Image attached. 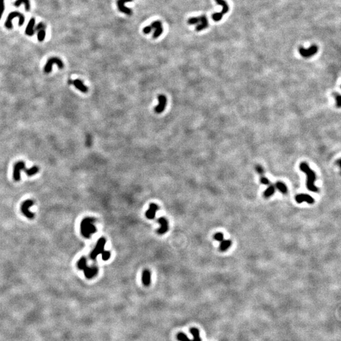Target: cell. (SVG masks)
<instances>
[{"instance_id": "cell-1", "label": "cell", "mask_w": 341, "mask_h": 341, "mask_svg": "<svg viewBox=\"0 0 341 341\" xmlns=\"http://www.w3.org/2000/svg\"><path fill=\"white\" fill-rule=\"evenodd\" d=\"M299 168L303 173H305L308 176L307 178L306 186L310 191L313 192H317L318 191V188L315 185V180L316 179V175L315 172L310 168L309 166L306 162H302L300 164Z\"/></svg>"}, {"instance_id": "cell-2", "label": "cell", "mask_w": 341, "mask_h": 341, "mask_svg": "<svg viewBox=\"0 0 341 341\" xmlns=\"http://www.w3.org/2000/svg\"><path fill=\"white\" fill-rule=\"evenodd\" d=\"M95 219L92 217H86L82 220L80 224V231L82 236L85 238H90L92 234L95 233L96 227L94 225Z\"/></svg>"}, {"instance_id": "cell-3", "label": "cell", "mask_w": 341, "mask_h": 341, "mask_svg": "<svg viewBox=\"0 0 341 341\" xmlns=\"http://www.w3.org/2000/svg\"><path fill=\"white\" fill-rule=\"evenodd\" d=\"M190 331L193 337V340L190 339L188 337L186 336V335H185V334L183 332H179L178 333V335H177V339L179 341H202V339H201V337L200 336V332L199 329L192 327V328L190 329Z\"/></svg>"}, {"instance_id": "cell-4", "label": "cell", "mask_w": 341, "mask_h": 341, "mask_svg": "<svg viewBox=\"0 0 341 341\" xmlns=\"http://www.w3.org/2000/svg\"><path fill=\"white\" fill-rule=\"evenodd\" d=\"M16 17L19 18V22H18L19 26H22L23 23H24L25 17H24V16H23V15H22V13H20L18 12H13L10 13L7 17V18H6V22H5V26H6V28H8V29L12 28L13 25H12V20L13 18H16Z\"/></svg>"}, {"instance_id": "cell-5", "label": "cell", "mask_w": 341, "mask_h": 341, "mask_svg": "<svg viewBox=\"0 0 341 341\" xmlns=\"http://www.w3.org/2000/svg\"><path fill=\"white\" fill-rule=\"evenodd\" d=\"M54 64H56L58 67L60 69H62L64 67V63L60 58L56 57L51 58L47 60L46 65L44 66V71H45V73H49L51 72V70H52V67Z\"/></svg>"}, {"instance_id": "cell-6", "label": "cell", "mask_w": 341, "mask_h": 341, "mask_svg": "<svg viewBox=\"0 0 341 341\" xmlns=\"http://www.w3.org/2000/svg\"><path fill=\"white\" fill-rule=\"evenodd\" d=\"M105 243H106V241L104 238H101L98 240L96 246L90 253V258L92 260H95L99 255L101 254L104 251Z\"/></svg>"}, {"instance_id": "cell-7", "label": "cell", "mask_w": 341, "mask_h": 341, "mask_svg": "<svg viewBox=\"0 0 341 341\" xmlns=\"http://www.w3.org/2000/svg\"><path fill=\"white\" fill-rule=\"evenodd\" d=\"M34 204V202L32 200H25L24 202H23L21 205V211L22 214L29 219H33L34 218V216H35L34 214L31 212L29 210V208L32 205H33Z\"/></svg>"}, {"instance_id": "cell-8", "label": "cell", "mask_w": 341, "mask_h": 341, "mask_svg": "<svg viewBox=\"0 0 341 341\" xmlns=\"http://www.w3.org/2000/svg\"><path fill=\"white\" fill-rule=\"evenodd\" d=\"M216 1L219 5L223 6V10H222L220 12L214 13L212 15V18L214 20V21L218 22L222 19L224 14H226V13L229 11V6H228L226 1H224V0H216Z\"/></svg>"}, {"instance_id": "cell-9", "label": "cell", "mask_w": 341, "mask_h": 341, "mask_svg": "<svg viewBox=\"0 0 341 341\" xmlns=\"http://www.w3.org/2000/svg\"><path fill=\"white\" fill-rule=\"evenodd\" d=\"M25 169V164L23 161H18L13 167V179L16 181H19L20 180V171L22 170Z\"/></svg>"}, {"instance_id": "cell-10", "label": "cell", "mask_w": 341, "mask_h": 341, "mask_svg": "<svg viewBox=\"0 0 341 341\" xmlns=\"http://www.w3.org/2000/svg\"><path fill=\"white\" fill-rule=\"evenodd\" d=\"M158 104L155 108L154 111L157 114H160L164 111L166 104H167V99L164 95L160 94L158 95Z\"/></svg>"}, {"instance_id": "cell-11", "label": "cell", "mask_w": 341, "mask_h": 341, "mask_svg": "<svg viewBox=\"0 0 341 341\" xmlns=\"http://www.w3.org/2000/svg\"><path fill=\"white\" fill-rule=\"evenodd\" d=\"M318 51V47L315 45H313L309 49H305L301 47L299 49V53L304 58H310L314 55Z\"/></svg>"}, {"instance_id": "cell-12", "label": "cell", "mask_w": 341, "mask_h": 341, "mask_svg": "<svg viewBox=\"0 0 341 341\" xmlns=\"http://www.w3.org/2000/svg\"><path fill=\"white\" fill-rule=\"evenodd\" d=\"M133 0H118L117 1V5L119 11L122 13H124L127 15H131L132 14V10L130 8H128L126 7L125 4L127 2H131Z\"/></svg>"}, {"instance_id": "cell-13", "label": "cell", "mask_w": 341, "mask_h": 341, "mask_svg": "<svg viewBox=\"0 0 341 341\" xmlns=\"http://www.w3.org/2000/svg\"><path fill=\"white\" fill-rule=\"evenodd\" d=\"M82 270L84 272L85 277L88 279L93 278L98 273V268L96 267H87V265L85 266Z\"/></svg>"}, {"instance_id": "cell-14", "label": "cell", "mask_w": 341, "mask_h": 341, "mask_svg": "<svg viewBox=\"0 0 341 341\" xmlns=\"http://www.w3.org/2000/svg\"><path fill=\"white\" fill-rule=\"evenodd\" d=\"M158 222L161 224V227L157 230V233L159 234H165L169 229L168 221L167 220L165 217H161L158 219Z\"/></svg>"}, {"instance_id": "cell-15", "label": "cell", "mask_w": 341, "mask_h": 341, "mask_svg": "<svg viewBox=\"0 0 341 341\" xmlns=\"http://www.w3.org/2000/svg\"><path fill=\"white\" fill-rule=\"evenodd\" d=\"M152 29H155V30L154 33L153 34V38H157L160 36L161 35L163 32V29L162 27V23L160 21H155L153 22L151 25Z\"/></svg>"}, {"instance_id": "cell-16", "label": "cell", "mask_w": 341, "mask_h": 341, "mask_svg": "<svg viewBox=\"0 0 341 341\" xmlns=\"http://www.w3.org/2000/svg\"><path fill=\"white\" fill-rule=\"evenodd\" d=\"M69 83L71 84H73L78 90H79L80 92L83 93H87L88 91V88L87 87L82 81L79 79H76L74 80H70Z\"/></svg>"}, {"instance_id": "cell-17", "label": "cell", "mask_w": 341, "mask_h": 341, "mask_svg": "<svg viewBox=\"0 0 341 341\" xmlns=\"http://www.w3.org/2000/svg\"><path fill=\"white\" fill-rule=\"evenodd\" d=\"M295 199L298 203H301L303 202H306L310 204H312L314 203L315 201L312 197L307 195V194H299V195H298L296 197Z\"/></svg>"}, {"instance_id": "cell-18", "label": "cell", "mask_w": 341, "mask_h": 341, "mask_svg": "<svg viewBox=\"0 0 341 341\" xmlns=\"http://www.w3.org/2000/svg\"><path fill=\"white\" fill-rule=\"evenodd\" d=\"M159 207L155 203H151L148 210L145 213L146 217L149 219H153L155 217L156 212L158 210Z\"/></svg>"}, {"instance_id": "cell-19", "label": "cell", "mask_w": 341, "mask_h": 341, "mask_svg": "<svg viewBox=\"0 0 341 341\" xmlns=\"http://www.w3.org/2000/svg\"><path fill=\"white\" fill-rule=\"evenodd\" d=\"M199 18L201 23L198 25L196 27V30L198 32L201 31V30H202L204 29H206L208 25H209V23H208V20L205 15L200 16Z\"/></svg>"}, {"instance_id": "cell-20", "label": "cell", "mask_w": 341, "mask_h": 341, "mask_svg": "<svg viewBox=\"0 0 341 341\" xmlns=\"http://www.w3.org/2000/svg\"><path fill=\"white\" fill-rule=\"evenodd\" d=\"M142 282L144 286H149L151 284V272L148 270H145L142 273Z\"/></svg>"}, {"instance_id": "cell-21", "label": "cell", "mask_w": 341, "mask_h": 341, "mask_svg": "<svg viewBox=\"0 0 341 341\" xmlns=\"http://www.w3.org/2000/svg\"><path fill=\"white\" fill-rule=\"evenodd\" d=\"M34 25H35V18H31L28 23V25H27V27H26V29H25V34L27 35H28L29 36H32L34 34Z\"/></svg>"}, {"instance_id": "cell-22", "label": "cell", "mask_w": 341, "mask_h": 341, "mask_svg": "<svg viewBox=\"0 0 341 341\" xmlns=\"http://www.w3.org/2000/svg\"><path fill=\"white\" fill-rule=\"evenodd\" d=\"M275 188H277L279 192H281L283 194H286L288 192V188H287V186L285 185L284 183H283L281 181H277L275 184Z\"/></svg>"}, {"instance_id": "cell-23", "label": "cell", "mask_w": 341, "mask_h": 341, "mask_svg": "<svg viewBox=\"0 0 341 341\" xmlns=\"http://www.w3.org/2000/svg\"><path fill=\"white\" fill-rule=\"evenodd\" d=\"M23 3L25 5L26 11L29 12L30 9L29 0H16V1L14 3V5L16 6V7H18V6H20L22 4H23Z\"/></svg>"}, {"instance_id": "cell-24", "label": "cell", "mask_w": 341, "mask_h": 341, "mask_svg": "<svg viewBox=\"0 0 341 341\" xmlns=\"http://www.w3.org/2000/svg\"><path fill=\"white\" fill-rule=\"evenodd\" d=\"M232 244V242L230 240H223L221 241L219 250L220 251H226Z\"/></svg>"}, {"instance_id": "cell-25", "label": "cell", "mask_w": 341, "mask_h": 341, "mask_svg": "<svg viewBox=\"0 0 341 341\" xmlns=\"http://www.w3.org/2000/svg\"><path fill=\"white\" fill-rule=\"evenodd\" d=\"M275 186L270 184V185H269V186L268 187V188L264 192V196L265 198L270 197L275 193Z\"/></svg>"}, {"instance_id": "cell-26", "label": "cell", "mask_w": 341, "mask_h": 341, "mask_svg": "<svg viewBox=\"0 0 341 341\" xmlns=\"http://www.w3.org/2000/svg\"><path fill=\"white\" fill-rule=\"evenodd\" d=\"M24 170H25V172L27 174V176H32L35 175L36 174H37V173L39 172V168L37 166H32V168H30L29 169H25Z\"/></svg>"}, {"instance_id": "cell-27", "label": "cell", "mask_w": 341, "mask_h": 341, "mask_svg": "<svg viewBox=\"0 0 341 341\" xmlns=\"http://www.w3.org/2000/svg\"><path fill=\"white\" fill-rule=\"evenodd\" d=\"M87 265V259L85 257H81L77 262V267L80 270H82Z\"/></svg>"}, {"instance_id": "cell-28", "label": "cell", "mask_w": 341, "mask_h": 341, "mask_svg": "<svg viewBox=\"0 0 341 341\" xmlns=\"http://www.w3.org/2000/svg\"><path fill=\"white\" fill-rule=\"evenodd\" d=\"M45 37H46L45 29L39 30L38 34H37V39H38L39 41L42 42L43 40H44V39H45Z\"/></svg>"}, {"instance_id": "cell-29", "label": "cell", "mask_w": 341, "mask_h": 341, "mask_svg": "<svg viewBox=\"0 0 341 341\" xmlns=\"http://www.w3.org/2000/svg\"><path fill=\"white\" fill-rule=\"evenodd\" d=\"M333 95L336 99V104L337 108L340 107V95L338 93H333Z\"/></svg>"}, {"instance_id": "cell-30", "label": "cell", "mask_w": 341, "mask_h": 341, "mask_svg": "<svg viewBox=\"0 0 341 341\" xmlns=\"http://www.w3.org/2000/svg\"><path fill=\"white\" fill-rule=\"evenodd\" d=\"M199 22H200V20L199 17H193V18H191L188 20V23L189 24H190V25L197 24V23H199Z\"/></svg>"}, {"instance_id": "cell-31", "label": "cell", "mask_w": 341, "mask_h": 341, "mask_svg": "<svg viewBox=\"0 0 341 341\" xmlns=\"http://www.w3.org/2000/svg\"><path fill=\"white\" fill-rule=\"evenodd\" d=\"M102 254V260H104V261H106L110 259V257H111V253L110 251H104Z\"/></svg>"}, {"instance_id": "cell-32", "label": "cell", "mask_w": 341, "mask_h": 341, "mask_svg": "<svg viewBox=\"0 0 341 341\" xmlns=\"http://www.w3.org/2000/svg\"><path fill=\"white\" fill-rule=\"evenodd\" d=\"M214 240H216V241H220L221 242L223 240L224 236H223V234H222L221 233H216V234H214Z\"/></svg>"}, {"instance_id": "cell-33", "label": "cell", "mask_w": 341, "mask_h": 341, "mask_svg": "<svg viewBox=\"0 0 341 341\" xmlns=\"http://www.w3.org/2000/svg\"><path fill=\"white\" fill-rule=\"evenodd\" d=\"M5 10V4H4V0H0V19L4 13Z\"/></svg>"}, {"instance_id": "cell-34", "label": "cell", "mask_w": 341, "mask_h": 341, "mask_svg": "<svg viewBox=\"0 0 341 341\" xmlns=\"http://www.w3.org/2000/svg\"><path fill=\"white\" fill-rule=\"evenodd\" d=\"M260 181L262 184H264V185H269L271 184L270 181H269L267 178H266V177L263 176L262 175L260 178Z\"/></svg>"}, {"instance_id": "cell-35", "label": "cell", "mask_w": 341, "mask_h": 341, "mask_svg": "<svg viewBox=\"0 0 341 341\" xmlns=\"http://www.w3.org/2000/svg\"><path fill=\"white\" fill-rule=\"evenodd\" d=\"M152 30V27L151 25H149V26L145 27V28L143 29V32H144V34H149L150 32H151Z\"/></svg>"}, {"instance_id": "cell-36", "label": "cell", "mask_w": 341, "mask_h": 341, "mask_svg": "<svg viewBox=\"0 0 341 341\" xmlns=\"http://www.w3.org/2000/svg\"><path fill=\"white\" fill-rule=\"evenodd\" d=\"M45 28H46V26L44 25L42 23H39L38 25H37V26L36 27V30H37V31L38 32L39 30H40L45 29Z\"/></svg>"}, {"instance_id": "cell-37", "label": "cell", "mask_w": 341, "mask_h": 341, "mask_svg": "<svg viewBox=\"0 0 341 341\" xmlns=\"http://www.w3.org/2000/svg\"><path fill=\"white\" fill-rule=\"evenodd\" d=\"M256 169H257V171L261 175H263L264 173V169L262 168V167L260 166H257V167H256Z\"/></svg>"}]
</instances>
